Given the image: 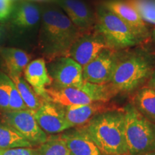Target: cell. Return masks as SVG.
Here are the masks:
<instances>
[{
  "label": "cell",
  "mask_w": 155,
  "mask_h": 155,
  "mask_svg": "<svg viewBox=\"0 0 155 155\" xmlns=\"http://www.w3.org/2000/svg\"><path fill=\"white\" fill-rule=\"evenodd\" d=\"M47 69L53 80L52 86L56 87H77L83 83V67L68 56L50 60Z\"/></svg>",
  "instance_id": "obj_8"
},
{
  "label": "cell",
  "mask_w": 155,
  "mask_h": 155,
  "mask_svg": "<svg viewBox=\"0 0 155 155\" xmlns=\"http://www.w3.org/2000/svg\"><path fill=\"white\" fill-rule=\"evenodd\" d=\"M147 86L150 87L155 90V70L153 71V73L151 75V76L147 81Z\"/></svg>",
  "instance_id": "obj_29"
},
{
  "label": "cell",
  "mask_w": 155,
  "mask_h": 155,
  "mask_svg": "<svg viewBox=\"0 0 155 155\" xmlns=\"http://www.w3.org/2000/svg\"><path fill=\"white\" fill-rule=\"evenodd\" d=\"M0 55L3 59L9 76L22 75L32 58L25 50L8 47L0 48Z\"/></svg>",
  "instance_id": "obj_18"
},
{
  "label": "cell",
  "mask_w": 155,
  "mask_h": 155,
  "mask_svg": "<svg viewBox=\"0 0 155 155\" xmlns=\"http://www.w3.org/2000/svg\"><path fill=\"white\" fill-rule=\"evenodd\" d=\"M13 5L14 0H0V22H6L8 20Z\"/></svg>",
  "instance_id": "obj_26"
},
{
  "label": "cell",
  "mask_w": 155,
  "mask_h": 155,
  "mask_svg": "<svg viewBox=\"0 0 155 155\" xmlns=\"http://www.w3.org/2000/svg\"><path fill=\"white\" fill-rule=\"evenodd\" d=\"M103 4L121 19L141 42L150 40L151 31L147 23L125 0H108Z\"/></svg>",
  "instance_id": "obj_14"
},
{
  "label": "cell",
  "mask_w": 155,
  "mask_h": 155,
  "mask_svg": "<svg viewBox=\"0 0 155 155\" xmlns=\"http://www.w3.org/2000/svg\"><path fill=\"white\" fill-rule=\"evenodd\" d=\"M104 103L97 102L84 105H71L62 106L65 119L72 126H81L90 121L97 114L101 113L104 108Z\"/></svg>",
  "instance_id": "obj_17"
},
{
  "label": "cell",
  "mask_w": 155,
  "mask_h": 155,
  "mask_svg": "<svg viewBox=\"0 0 155 155\" xmlns=\"http://www.w3.org/2000/svg\"><path fill=\"white\" fill-rule=\"evenodd\" d=\"M140 155H155V150L154 151H152V152H149L144 153V154H141Z\"/></svg>",
  "instance_id": "obj_31"
},
{
  "label": "cell",
  "mask_w": 155,
  "mask_h": 155,
  "mask_svg": "<svg viewBox=\"0 0 155 155\" xmlns=\"http://www.w3.org/2000/svg\"><path fill=\"white\" fill-rule=\"evenodd\" d=\"M41 8L35 3L26 0H20L14 3L7 27L13 28L17 32L23 33L35 28L40 23Z\"/></svg>",
  "instance_id": "obj_11"
},
{
  "label": "cell",
  "mask_w": 155,
  "mask_h": 155,
  "mask_svg": "<svg viewBox=\"0 0 155 155\" xmlns=\"http://www.w3.org/2000/svg\"><path fill=\"white\" fill-rule=\"evenodd\" d=\"M134 106L153 123L155 122V90L149 86L142 87L134 97Z\"/></svg>",
  "instance_id": "obj_19"
},
{
  "label": "cell",
  "mask_w": 155,
  "mask_h": 155,
  "mask_svg": "<svg viewBox=\"0 0 155 155\" xmlns=\"http://www.w3.org/2000/svg\"><path fill=\"white\" fill-rule=\"evenodd\" d=\"M70 20L82 33L95 30V11L81 0H54Z\"/></svg>",
  "instance_id": "obj_12"
},
{
  "label": "cell",
  "mask_w": 155,
  "mask_h": 155,
  "mask_svg": "<svg viewBox=\"0 0 155 155\" xmlns=\"http://www.w3.org/2000/svg\"><path fill=\"white\" fill-rule=\"evenodd\" d=\"M154 70L152 56L147 52L118 50L109 84L116 93L131 92L148 81Z\"/></svg>",
  "instance_id": "obj_3"
},
{
  "label": "cell",
  "mask_w": 155,
  "mask_h": 155,
  "mask_svg": "<svg viewBox=\"0 0 155 155\" xmlns=\"http://www.w3.org/2000/svg\"><path fill=\"white\" fill-rule=\"evenodd\" d=\"M106 48H109L105 39L94 30L81 34L70 48L67 56L84 67Z\"/></svg>",
  "instance_id": "obj_9"
},
{
  "label": "cell",
  "mask_w": 155,
  "mask_h": 155,
  "mask_svg": "<svg viewBox=\"0 0 155 155\" xmlns=\"http://www.w3.org/2000/svg\"><path fill=\"white\" fill-rule=\"evenodd\" d=\"M0 155H35V153L31 147H16L0 150Z\"/></svg>",
  "instance_id": "obj_27"
},
{
  "label": "cell",
  "mask_w": 155,
  "mask_h": 155,
  "mask_svg": "<svg viewBox=\"0 0 155 155\" xmlns=\"http://www.w3.org/2000/svg\"><path fill=\"white\" fill-rule=\"evenodd\" d=\"M86 130L103 155H129L124 110L97 114L88 121Z\"/></svg>",
  "instance_id": "obj_2"
},
{
  "label": "cell",
  "mask_w": 155,
  "mask_h": 155,
  "mask_svg": "<svg viewBox=\"0 0 155 155\" xmlns=\"http://www.w3.org/2000/svg\"><path fill=\"white\" fill-rule=\"evenodd\" d=\"M35 118L45 132L58 134L72 128L65 119L62 106L50 101L44 100L35 112Z\"/></svg>",
  "instance_id": "obj_13"
},
{
  "label": "cell",
  "mask_w": 155,
  "mask_h": 155,
  "mask_svg": "<svg viewBox=\"0 0 155 155\" xmlns=\"http://www.w3.org/2000/svg\"><path fill=\"white\" fill-rule=\"evenodd\" d=\"M61 137L65 141L71 155H103L86 128L68 129Z\"/></svg>",
  "instance_id": "obj_15"
},
{
  "label": "cell",
  "mask_w": 155,
  "mask_h": 155,
  "mask_svg": "<svg viewBox=\"0 0 155 155\" xmlns=\"http://www.w3.org/2000/svg\"><path fill=\"white\" fill-rule=\"evenodd\" d=\"M9 91V111H20V110L28 109L25 105L24 101L17 90L15 83L9 78L8 80Z\"/></svg>",
  "instance_id": "obj_24"
},
{
  "label": "cell",
  "mask_w": 155,
  "mask_h": 155,
  "mask_svg": "<svg viewBox=\"0 0 155 155\" xmlns=\"http://www.w3.org/2000/svg\"><path fill=\"white\" fill-rule=\"evenodd\" d=\"M7 28L8 27L6 26V22H0V43L6 35V30H7ZM0 48H1V46H0Z\"/></svg>",
  "instance_id": "obj_28"
},
{
  "label": "cell",
  "mask_w": 155,
  "mask_h": 155,
  "mask_svg": "<svg viewBox=\"0 0 155 155\" xmlns=\"http://www.w3.org/2000/svg\"><path fill=\"white\" fill-rule=\"evenodd\" d=\"M81 34L61 8L54 5L41 8L38 48L49 61L67 56L70 48Z\"/></svg>",
  "instance_id": "obj_1"
},
{
  "label": "cell",
  "mask_w": 155,
  "mask_h": 155,
  "mask_svg": "<svg viewBox=\"0 0 155 155\" xmlns=\"http://www.w3.org/2000/svg\"><path fill=\"white\" fill-rule=\"evenodd\" d=\"M9 76L0 71V111H9L8 80Z\"/></svg>",
  "instance_id": "obj_25"
},
{
  "label": "cell",
  "mask_w": 155,
  "mask_h": 155,
  "mask_svg": "<svg viewBox=\"0 0 155 155\" xmlns=\"http://www.w3.org/2000/svg\"><path fill=\"white\" fill-rule=\"evenodd\" d=\"M24 78L35 92L42 99L47 100L46 88L51 86L53 80L48 73L44 58H38L30 62L24 70Z\"/></svg>",
  "instance_id": "obj_16"
},
{
  "label": "cell",
  "mask_w": 155,
  "mask_h": 155,
  "mask_svg": "<svg viewBox=\"0 0 155 155\" xmlns=\"http://www.w3.org/2000/svg\"><path fill=\"white\" fill-rule=\"evenodd\" d=\"M35 112L30 109L3 112L2 121L14 128L32 145H40L45 142L48 137L38 125Z\"/></svg>",
  "instance_id": "obj_7"
},
{
  "label": "cell",
  "mask_w": 155,
  "mask_h": 155,
  "mask_svg": "<svg viewBox=\"0 0 155 155\" xmlns=\"http://www.w3.org/2000/svg\"><path fill=\"white\" fill-rule=\"evenodd\" d=\"M118 50L106 48L83 67V81L95 84H107L111 81Z\"/></svg>",
  "instance_id": "obj_10"
},
{
  "label": "cell",
  "mask_w": 155,
  "mask_h": 155,
  "mask_svg": "<svg viewBox=\"0 0 155 155\" xmlns=\"http://www.w3.org/2000/svg\"><path fill=\"white\" fill-rule=\"evenodd\" d=\"M9 77L15 83L28 109L35 111H37L41 106L43 99L35 92L33 88L27 82L22 75H12Z\"/></svg>",
  "instance_id": "obj_21"
},
{
  "label": "cell",
  "mask_w": 155,
  "mask_h": 155,
  "mask_svg": "<svg viewBox=\"0 0 155 155\" xmlns=\"http://www.w3.org/2000/svg\"><path fill=\"white\" fill-rule=\"evenodd\" d=\"M124 111L129 155H140L154 151L155 124L142 115L133 104H127Z\"/></svg>",
  "instance_id": "obj_6"
},
{
  "label": "cell",
  "mask_w": 155,
  "mask_h": 155,
  "mask_svg": "<svg viewBox=\"0 0 155 155\" xmlns=\"http://www.w3.org/2000/svg\"><path fill=\"white\" fill-rule=\"evenodd\" d=\"M150 40H152V44L154 45V46L155 47V28L153 29V30H152V32H151Z\"/></svg>",
  "instance_id": "obj_30"
},
{
  "label": "cell",
  "mask_w": 155,
  "mask_h": 155,
  "mask_svg": "<svg viewBox=\"0 0 155 155\" xmlns=\"http://www.w3.org/2000/svg\"><path fill=\"white\" fill-rule=\"evenodd\" d=\"M145 22L155 24V0H125Z\"/></svg>",
  "instance_id": "obj_23"
},
{
  "label": "cell",
  "mask_w": 155,
  "mask_h": 155,
  "mask_svg": "<svg viewBox=\"0 0 155 155\" xmlns=\"http://www.w3.org/2000/svg\"><path fill=\"white\" fill-rule=\"evenodd\" d=\"M47 101L61 106L84 105L93 103H105L117 94L109 83L95 84L83 81L77 87H56L46 88Z\"/></svg>",
  "instance_id": "obj_4"
},
{
  "label": "cell",
  "mask_w": 155,
  "mask_h": 155,
  "mask_svg": "<svg viewBox=\"0 0 155 155\" xmlns=\"http://www.w3.org/2000/svg\"><path fill=\"white\" fill-rule=\"evenodd\" d=\"M28 139L15 130L13 127L3 121H0V150L16 148V147H32Z\"/></svg>",
  "instance_id": "obj_20"
},
{
  "label": "cell",
  "mask_w": 155,
  "mask_h": 155,
  "mask_svg": "<svg viewBox=\"0 0 155 155\" xmlns=\"http://www.w3.org/2000/svg\"><path fill=\"white\" fill-rule=\"evenodd\" d=\"M35 155H71L65 141L61 136L48 138L45 142L40 144L35 150Z\"/></svg>",
  "instance_id": "obj_22"
},
{
  "label": "cell",
  "mask_w": 155,
  "mask_h": 155,
  "mask_svg": "<svg viewBox=\"0 0 155 155\" xmlns=\"http://www.w3.org/2000/svg\"><path fill=\"white\" fill-rule=\"evenodd\" d=\"M95 13V30L104 37L110 49L127 50L143 43L129 26L103 3L96 6Z\"/></svg>",
  "instance_id": "obj_5"
}]
</instances>
